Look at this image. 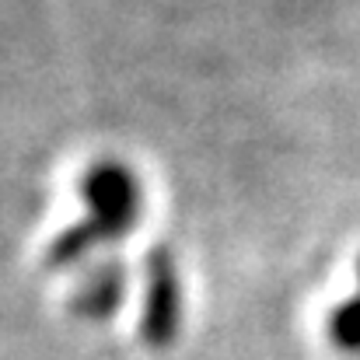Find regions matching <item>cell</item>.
<instances>
[{"mask_svg": "<svg viewBox=\"0 0 360 360\" xmlns=\"http://www.w3.org/2000/svg\"><path fill=\"white\" fill-rule=\"evenodd\" d=\"M81 203L84 217H77L70 228H63L46 248L49 269H74L81 266L95 248H109L129 231H136L143 214V182L133 165L122 158H98L81 175Z\"/></svg>", "mask_w": 360, "mask_h": 360, "instance_id": "obj_1", "label": "cell"}, {"mask_svg": "<svg viewBox=\"0 0 360 360\" xmlns=\"http://www.w3.org/2000/svg\"><path fill=\"white\" fill-rule=\"evenodd\" d=\"M143 311H140V340L154 350H165L182 333V273L179 259L168 245H154L143 259Z\"/></svg>", "mask_w": 360, "mask_h": 360, "instance_id": "obj_2", "label": "cell"}, {"mask_svg": "<svg viewBox=\"0 0 360 360\" xmlns=\"http://www.w3.org/2000/svg\"><path fill=\"white\" fill-rule=\"evenodd\" d=\"M126 287H129L126 262L122 259H105V262L91 266L81 276V283L70 294V311L84 322H105L122 308Z\"/></svg>", "mask_w": 360, "mask_h": 360, "instance_id": "obj_3", "label": "cell"}, {"mask_svg": "<svg viewBox=\"0 0 360 360\" xmlns=\"http://www.w3.org/2000/svg\"><path fill=\"white\" fill-rule=\"evenodd\" d=\"M326 336L340 354L360 357V259H357V287L354 294L326 319Z\"/></svg>", "mask_w": 360, "mask_h": 360, "instance_id": "obj_4", "label": "cell"}]
</instances>
